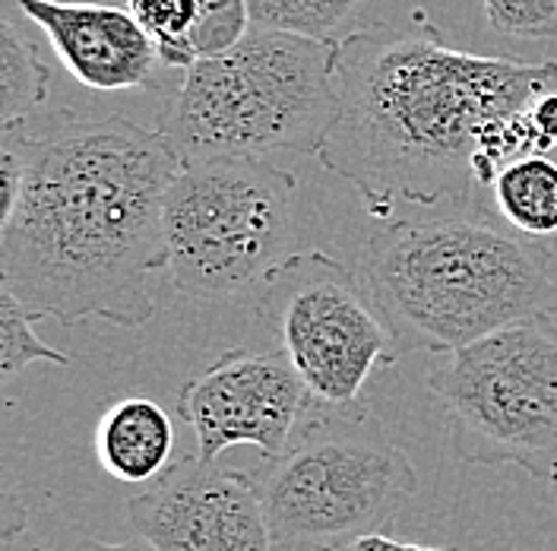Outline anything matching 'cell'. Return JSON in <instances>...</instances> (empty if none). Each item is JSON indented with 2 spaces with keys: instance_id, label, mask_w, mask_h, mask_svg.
Listing matches in <instances>:
<instances>
[{
  "instance_id": "7402d4cb",
  "label": "cell",
  "mask_w": 557,
  "mask_h": 551,
  "mask_svg": "<svg viewBox=\"0 0 557 551\" xmlns=\"http://www.w3.org/2000/svg\"><path fill=\"white\" fill-rule=\"evenodd\" d=\"M26 504L16 498V491L13 488H7L3 491V507H0V536H3V542H13L20 532H26Z\"/></svg>"
},
{
  "instance_id": "ba28073f",
  "label": "cell",
  "mask_w": 557,
  "mask_h": 551,
  "mask_svg": "<svg viewBox=\"0 0 557 551\" xmlns=\"http://www.w3.org/2000/svg\"><path fill=\"white\" fill-rule=\"evenodd\" d=\"M253 314L326 409H364L368 380L403 355L361 273L323 250L273 267L257 285Z\"/></svg>"
},
{
  "instance_id": "8992f818",
  "label": "cell",
  "mask_w": 557,
  "mask_h": 551,
  "mask_svg": "<svg viewBox=\"0 0 557 551\" xmlns=\"http://www.w3.org/2000/svg\"><path fill=\"white\" fill-rule=\"evenodd\" d=\"M428 390L447 418L456 463L513 466L557 485V320L535 317L450 355H434Z\"/></svg>"
},
{
  "instance_id": "3957f363",
  "label": "cell",
  "mask_w": 557,
  "mask_h": 551,
  "mask_svg": "<svg viewBox=\"0 0 557 551\" xmlns=\"http://www.w3.org/2000/svg\"><path fill=\"white\" fill-rule=\"evenodd\" d=\"M358 273L403 352L450 355L557 314L555 254L459 216L386 225Z\"/></svg>"
},
{
  "instance_id": "44dd1931",
  "label": "cell",
  "mask_w": 557,
  "mask_h": 551,
  "mask_svg": "<svg viewBox=\"0 0 557 551\" xmlns=\"http://www.w3.org/2000/svg\"><path fill=\"white\" fill-rule=\"evenodd\" d=\"M529 121L535 127V134L542 139V152L557 149V93H545L539 102L529 108Z\"/></svg>"
},
{
  "instance_id": "2e32d148",
  "label": "cell",
  "mask_w": 557,
  "mask_h": 551,
  "mask_svg": "<svg viewBox=\"0 0 557 551\" xmlns=\"http://www.w3.org/2000/svg\"><path fill=\"white\" fill-rule=\"evenodd\" d=\"M127 10L134 13L143 33L152 38L165 68L190 70L197 64L190 38L200 23L203 0H127Z\"/></svg>"
},
{
  "instance_id": "7c38bea8",
  "label": "cell",
  "mask_w": 557,
  "mask_h": 551,
  "mask_svg": "<svg viewBox=\"0 0 557 551\" xmlns=\"http://www.w3.org/2000/svg\"><path fill=\"white\" fill-rule=\"evenodd\" d=\"M96 456L111 479L152 485L174 463L172 415L146 396L114 400L96 425Z\"/></svg>"
},
{
  "instance_id": "5bb4252c",
  "label": "cell",
  "mask_w": 557,
  "mask_h": 551,
  "mask_svg": "<svg viewBox=\"0 0 557 551\" xmlns=\"http://www.w3.org/2000/svg\"><path fill=\"white\" fill-rule=\"evenodd\" d=\"M51 70L38 58L35 45L13 23L0 26V124L26 131V121L48 96Z\"/></svg>"
},
{
  "instance_id": "6da1fadb",
  "label": "cell",
  "mask_w": 557,
  "mask_h": 551,
  "mask_svg": "<svg viewBox=\"0 0 557 551\" xmlns=\"http://www.w3.org/2000/svg\"><path fill=\"white\" fill-rule=\"evenodd\" d=\"M3 137L20 152L23 184L0 222V285L35 320L149 323V273L169 267L165 194L184 169L169 137L131 118Z\"/></svg>"
},
{
  "instance_id": "9c48e42d",
  "label": "cell",
  "mask_w": 557,
  "mask_h": 551,
  "mask_svg": "<svg viewBox=\"0 0 557 551\" xmlns=\"http://www.w3.org/2000/svg\"><path fill=\"white\" fill-rule=\"evenodd\" d=\"M317 409L320 403L282 348H228L177 393V418L190 425L203 463L232 448H257L263 460H276Z\"/></svg>"
},
{
  "instance_id": "5b68a950",
  "label": "cell",
  "mask_w": 557,
  "mask_h": 551,
  "mask_svg": "<svg viewBox=\"0 0 557 551\" xmlns=\"http://www.w3.org/2000/svg\"><path fill=\"white\" fill-rule=\"evenodd\" d=\"M276 546L313 549L381 532L412 501L418 473L364 409H326L276 460L247 473Z\"/></svg>"
},
{
  "instance_id": "e0dca14e",
  "label": "cell",
  "mask_w": 557,
  "mask_h": 551,
  "mask_svg": "<svg viewBox=\"0 0 557 551\" xmlns=\"http://www.w3.org/2000/svg\"><path fill=\"white\" fill-rule=\"evenodd\" d=\"M35 317L16 302L10 289L0 285V375L10 378L33 362H51V365H70V355L61 348L41 343L35 333Z\"/></svg>"
},
{
  "instance_id": "4fadbf2b",
  "label": "cell",
  "mask_w": 557,
  "mask_h": 551,
  "mask_svg": "<svg viewBox=\"0 0 557 551\" xmlns=\"http://www.w3.org/2000/svg\"><path fill=\"white\" fill-rule=\"evenodd\" d=\"M500 216L529 238L557 235V162L548 156H522L491 184Z\"/></svg>"
},
{
  "instance_id": "8fae6325",
  "label": "cell",
  "mask_w": 557,
  "mask_h": 551,
  "mask_svg": "<svg viewBox=\"0 0 557 551\" xmlns=\"http://www.w3.org/2000/svg\"><path fill=\"white\" fill-rule=\"evenodd\" d=\"M20 10L51 38L73 79L99 93L146 89L159 51L127 7L73 0H16Z\"/></svg>"
},
{
  "instance_id": "30bf717a",
  "label": "cell",
  "mask_w": 557,
  "mask_h": 551,
  "mask_svg": "<svg viewBox=\"0 0 557 551\" xmlns=\"http://www.w3.org/2000/svg\"><path fill=\"white\" fill-rule=\"evenodd\" d=\"M127 523L156 551H273L276 539L247 473L181 453L131 494Z\"/></svg>"
},
{
  "instance_id": "cb8c5ba5",
  "label": "cell",
  "mask_w": 557,
  "mask_h": 551,
  "mask_svg": "<svg viewBox=\"0 0 557 551\" xmlns=\"http://www.w3.org/2000/svg\"><path fill=\"white\" fill-rule=\"evenodd\" d=\"M70 551H156L146 539H127V542H99V539H86V542H79V546H73Z\"/></svg>"
},
{
  "instance_id": "9a60e30c",
  "label": "cell",
  "mask_w": 557,
  "mask_h": 551,
  "mask_svg": "<svg viewBox=\"0 0 557 551\" xmlns=\"http://www.w3.org/2000/svg\"><path fill=\"white\" fill-rule=\"evenodd\" d=\"M247 7L253 29L336 41L333 35L346 29L361 0H247Z\"/></svg>"
},
{
  "instance_id": "603a6c76",
  "label": "cell",
  "mask_w": 557,
  "mask_h": 551,
  "mask_svg": "<svg viewBox=\"0 0 557 551\" xmlns=\"http://www.w3.org/2000/svg\"><path fill=\"white\" fill-rule=\"evenodd\" d=\"M529 551H557V514L529 529Z\"/></svg>"
},
{
  "instance_id": "ac0fdd59",
  "label": "cell",
  "mask_w": 557,
  "mask_h": 551,
  "mask_svg": "<svg viewBox=\"0 0 557 551\" xmlns=\"http://www.w3.org/2000/svg\"><path fill=\"white\" fill-rule=\"evenodd\" d=\"M253 29L247 0H203L200 23L190 38L194 61H209L238 48Z\"/></svg>"
},
{
  "instance_id": "7a4b0ae2",
  "label": "cell",
  "mask_w": 557,
  "mask_h": 551,
  "mask_svg": "<svg viewBox=\"0 0 557 551\" xmlns=\"http://www.w3.org/2000/svg\"><path fill=\"white\" fill-rule=\"evenodd\" d=\"M557 61L482 58L437 35L351 33L339 41V114L317 162L371 216L396 204H466L482 127L552 93Z\"/></svg>"
},
{
  "instance_id": "d6986e66",
  "label": "cell",
  "mask_w": 557,
  "mask_h": 551,
  "mask_svg": "<svg viewBox=\"0 0 557 551\" xmlns=\"http://www.w3.org/2000/svg\"><path fill=\"white\" fill-rule=\"evenodd\" d=\"M487 23L513 38H557V0H482Z\"/></svg>"
},
{
  "instance_id": "277c9868",
  "label": "cell",
  "mask_w": 557,
  "mask_h": 551,
  "mask_svg": "<svg viewBox=\"0 0 557 551\" xmlns=\"http://www.w3.org/2000/svg\"><path fill=\"white\" fill-rule=\"evenodd\" d=\"M336 58L339 41L250 29L228 54L184 70L159 131L184 162L270 152L317 159L339 114Z\"/></svg>"
},
{
  "instance_id": "52a82bcc",
  "label": "cell",
  "mask_w": 557,
  "mask_h": 551,
  "mask_svg": "<svg viewBox=\"0 0 557 551\" xmlns=\"http://www.w3.org/2000/svg\"><path fill=\"white\" fill-rule=\"evenodd\" d=\"M295 187L267 159L184 162L162 212L169 282L197 302L257 289L282 264Z\"/></svg>"
},
{
  "instance_id": "ffe728a7",
  "label": "cell",
  "mask_w": 557,
  "mask_h": 551,
  "mask_svg": "<svg viewBox=\"0 0 557 551\" xmlns=\"http://www.w3.org/2000/svg\"><path fill=\"white\" fill-rule=\"evenodd\" d=\"M313 551H456L447 546H421V542H403V539H393V536H383V532H368V536H351L343 542H333V546H323V549Z\"/></svg>"
},
{
  "instance_id": "d4e9b609",
  "label": "cell",
  "mask_w": 557,
  "mask_h": 551,
  "mask_svg": "<svg viewBox=\"0 0 557 551\" xmlns=\"http://www.w3.org/2000/svg\"><path fill=\"white\" fill-rule=\"evenodd\" d=\"M35 551H41V549H35Z\"/></svg>"
}]
</instances>
